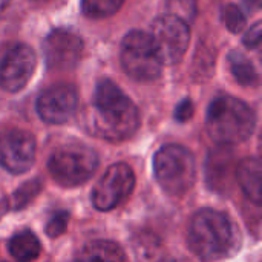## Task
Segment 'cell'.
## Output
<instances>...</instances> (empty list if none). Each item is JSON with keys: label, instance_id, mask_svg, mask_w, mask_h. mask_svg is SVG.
I'll return each mask as SVG.
<instances>
[{"label": "cell", "instance_id": "1", "mask_svg": "<svg viewBox=\"0 0 262 262\" xmlns=\"http://www.w3.org/2000/svg\"><path fill=\"white\" fill-rule=\"evenodd\" d=\"M88 127L95 135L111 143L130 138L140 127V114L134 101L111 80L95 86Z\"/></svg>", "mask_w": 262, "mask_h": 262}, {"label": "cell", "instance_id": "2", "mask_svg": "<svg viewBox=\"0 0 262 262\" xmlns=\"http://www.w3.org/2000/svg\"><path fill=\"white\" fill-rule=\"evenodd\" d=\"M187 244L201 261L215 262L229 258L239 250L241 235L226 213L203 209L189 223Z\"/></svg>", "mask_w": 262, "mask_h": 262}, {"label": "cell", "instance_id": "3", "mask_svg": "<svg viewBox=\"0 0 262 262\" xmlns=\"http://www.w3.org/2000/svg\"><path fill=\"white\" fill-rule=\"evenodd\" d=\"M206 126L215 143L220 146H233L252 137L256 126V115L246 101L232 95H221L210 103Z\"/></svg>", "mask_w": 262, "mask_h": 262}, {"label": "cell", "instance_id": "4", "mask_svg": "<svg viewBox=\"0 0 262 262\" xmlns=\"http://www.w3.org/2000/svg\"><path fill=\"white\" fill-rule=\"evenodd\" d=\"M154 173L166 193L181 196L195 184V157L181 144H166L154 157Z\"/></svg>", "mask_w": 262, "mask_h": 262}, {"label": "cell", "instance_id": "5", "mask_svg": "<svg viewBox=\"0 0 262 262\" xmlns=\"http://www.w3.org/2000/svg\"><path fill=\"white\" fill-rule=\"evenodd\" d=\"M98 167V155L83 144H66L52 152L48 170L52 180L63 187L86 183Z\"/></svg>", "mask_w": 262, "mask_h": 262}, {"label": "cell", "instance_id": "6", "mask_svg": "<svg viewBox=\"0 0 262 262\" xmlns=\"http://www.w3.org/2000/svg\"><path fill=\"white\" fill-rule=\"evenodd\" d=\"M120 58L124 72L137 81H154L161 75L163 63L144 31H130L124 35Z\"/></svg>", "mask_w": 262, "mask_h": 262}, {"label": "cell", "instance_id": "7", "mask_svg": "<svg viewBox=\"0 0 262 262\" xmlns=\"http://www.w3.org/2000/svg\"><path fill=\"white\" fill-rule=\"evenodd\" d=\"M150 38L163 64H177L184 57L190 43V28L184 18L175 14H164L154 20Z\"/></svg>", "mask_w": 262, "mask_h": 262}, {"label": "cell", "instance_id": "8", "mask_svg": "<svg viewBox=\"0 0 262 262\" xmlns=\"http://www.w3.org/2000/svg\"><path fill=\"white\" fill-rule=\"evenodd\" d=\"M135 187V173L126 163L107 167L92 190V204L97 210L109 212L129 198Z\"/></svg>", "mask_w": 262, "mask_h": 262}, {"label": "cell", "instance_id": "9", "mask_svg": "<svg viewBox=\"0 0 262 262\" xmlns=\"http://www.w3.org/2000/svg\"><path fill=\"white\" fill-rule=\"evenodd\" d=\"M83 54L81 37L68 28L52 29L43 40V55L49 69L68 71L77 66Z\"/></svg>", "mask_w": 262, "mask_h": 262}, {"label": "cell", "instance_id": "10", "mask_svg": "<svg viewBox=\"0 0 262 262\" xmlns=\"http://www.w3.org/2000/svg\"><path fill=\"white\" fill-rule=\"evenodd\" d=\"M35 160V138L21 129L0 130V166L11 173H25Z\"/></svg>", "mask_w": 262, "mask_h": 262}, {"label": "cell", "instance_id": "11", "mask_svg": "<svg viewBox=\"0 0 262 262\" xmlns=\"http://www.w3.org/2000/svg\"><path fill=\"white\" fill-rule=\"evenodd\" d=\"M37 66V55L28 45L11 46L0 61V86L6 92L21 91L31 80Z\"/></svg>", "mask_w": 262, "mask_h": 262}, {"label": "cell", "instance_id": "12", "mask_svg": "<svg viewBox=\"0 0 262 262\" xmlns=\"http://www.w3.org/2000/svg\"><path fill=\"white\" fill-rule=\"evenodd\" d=\"M35 106L45 123L63 124L77 111L78 92L72 84H54L38 95Z\"/></svg>", "mask_w": 262, "mask_h": 262}, {"label": "cell", "instance_id": "13", "mask_svg": "<svg viewBox=\"0 0 262 262\" xmlns=\"http://www.w3.org/2000/svg\"><path fill=\"white\" fill-rule=\"evenodd\" d=\"M236 160L229 146L212 150L206 163V178L212 190L226 193L230 189L232 177L236 172Z\"/></svg>", "mask_w": 262, "mask_h": 262}, {"label": "cell", "instance_id": "14", "mask_svg": "<svg viewBox=\"0 0 262 262\" xmlns=\"http://www.w3.org/2000/svg\"><path fill=\"white\" fill-rule=\"evenodd\" d=\"M236 181L243 189L244 195L259 206L262 201V186H261V161L255 157L244 158L236 164L235 172Z\"/></svg>", "mask_w": 262, "mask_h": 262}, {"label": "cell", "instance_id": "15", "mask_svg": "<svg viewBox=\"0 0 262 262\" xmlns=\"http://www.w3.org/2000/svg\"><path fill=\"white\" fill-rule=\"evenodd\" d=\"M75 262H127L124 250L114 241L95 239L83 246Z\"/></svg>", "mask_w": 262, "mask_h": 262}, {"label": "cell", "instance_id": "16", "mask_svg": "<svg viewBox=\"0 0 262 262\" xmlns=\"http://www.w3.org/2000/svg\"><path fill=\"white\" fill-rule=\"evenodd\" d=\"M8 249L11 256L17 262L35 261L41 253V244L31 230H21L15 233L9 239Z\"/></svg>", "mask_w": 262, "mask_h": 262}, {"label": "cell", "instance_id": "17", "mask_svg": "<svg viewBox=\"0 0 262 262\" xmlns=\"http://www.w3.org/2000/svg\"><path fill=\"white\" fill-rule=\"evenodd\" d=\"M229 63H230V71L239 84L256 86L259 83V75L255 64L243 52L232 51L229 54Z\"/></svg>", "mask_w": 262, "mask_h": 262}, {"label": "cell", "instance_id": "18", "mask_svg": "<svg viewBox=\"0 0 262 262\" xmlns=\"http://www.w3.org/2000/svg\"><path fill=\"white\" fill-rule=\"evenodd\" d=\"M124 0H81V11L89 18H106L114 15Z\"/></svg>", "mask_w": 262, "mask_h": 262}, {"label": "cell", "instance_id": "19", "mask_svg": "<svg viewBox=\"0 0 262 262\" xmlns=\"http://www.w3.org/2000/svg\"><path fill=\"white\" fill-rule=\"evenodd\" d=\"M41 190V183L38 178L35 180H31L28 183H25L23 186H20L12 195L9 200H5L6 201V206H9V209L12 210H20L23 207H26Z\"/></svg>", "mask_w": 262, "mask_h": 262}, {"label": "cell", "instance_id": "20", "mask_svg": "<svg viewBox=\"0 0 262 262\" xmlns=\"http://www.w3.org/2000/svg\"><path fill=\"white\" fill-rule=\"evenodd\" d=\"M221 20L226 25V28L233 34L241 32L247 23L246 14L236 5H226L221 11Z\"/></svg>", "mask_w": 262, "mask_h": 262}, {"label": "cell", "instance_id": "21", "mask_svg": "<svg viewBox=\"0 0 262 262\" xmlns=\"http://www.w3.org/2000/svg\"><path fill=\"white\" fill-rule=\"evenodd\" d=\"M68 221H69V213L64 212V210H60V212H55L51 215L49 221L46 223V227H45V232L49 238H58L61 236L66 229H68Z\"/></svg>", "mask_w": 262, "mask_h": 262}, {"label": "cell", "instance_id": "22", "mask_svg": "<svg viewBox=\"0 0 262 262\" xmlns=\"http://www.w3.org/2000/svg\"><path fill=\"white\" fill-rule=\"evenodd\" d=\"M262 23L256 21L253 26H250V29L246 32V35L243 37V43L249 48V49H256L261 45L262 37Z\"/></svg>", "mask_w": 262, "mask_h": 262}, {"label": "cell", "instance_id": "23", "mask_svg": "<svg viewBox=\"0 0 262 262\" xmlns=\"http://www.w3.org/2000/svg\"><path fill=\"white\" fill-rule=\"evenodd\" d=\"M193 115V103L190 98H184L175 109V118L180 123H186L192 118Z\"/></svg>", "mask_w": 262, "mask_h": 262}, {"label": "cell", "instance_id": "24", "mask_svg": "<svg viewBox=\"0 0 262 262\" xmlns=\"http://www.w3.org/2000/svg\"><path fill=\"white\" fill-rule=\"evenodd\" d=\"M244 5L250 12H256L261 8V0H244Z\"/></svg>", "mask_w": 262, "mask_h": 262}, {"label": "cell", "instance_id": "25", "mask_svg": "<svg viewBox=\"0 0 262 262\" xmlns=\"http://www.w3.org/2000/svg\"><path fill=\"white\" fill-rule=\"evenodd\" d=\"M158 262H189L186 261V259H177V258H164V259H161V261Z\"/></svg>", "mask_w": 262, "mask_h": 262}, {"label": "cell", "instance_id": "26", "mask_svg": "<svg viewBox=\"0 0 262 262\" xmlns=\"http://www.w3.org/2000/svg\"><path fill=\"white\" fill-rule=\"evenodd\" d=\"M9 2H11V0H0V12H2L3 9H6V6L9 5Z\"/></svg>", "mask_w": 262, "mask_h": 262}]
</instances>
